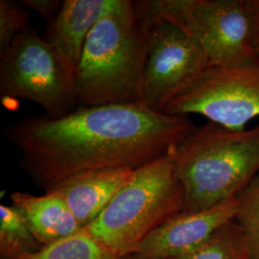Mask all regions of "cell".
Listing matches in <instances>:
<instances>
[{
  "instance_id": "cell-18",
  "label": "cell",
  "mask_w": 259,
  "mask_h": 259,
  "mask_svg": "<svg viewBox=\"0 0 259 259\" xmlns=\"http://www.w3.org/2000/svg\"><path fill=\"white\" fill-rule=\"evenodd\" d=\"M20 3L37 11L49 22L55 19L63 5V1L57 0H22Z\"/></svg>"
},
{
  "instance_id": "cell-3",
  "label": "cell",
  "mask_w": 259,
  "mask_h": 259,
  "mask_svg": "<svg viewBox=\"0 0 259 259\" xmlns=\"http://www.w3.org/2000/svg\"><path fill=\"white\" fill-rule=\"evenodd\" d=\"M146 56L134 1L116 0L90 33L75 70L79 106L141 104Z\"/></svg>"
},
{
  "instance_id": "cell-7",
  "label": "cell",
  "mask_w": 259,
  "mask_h": 259,
  "mask_svg": "<svg viewBox=\"0 0 259 259\" xmlns=\"http://www.w3.org/2000/svg\"><path fill=\"white\" fill-rule=\"evenodd\" d=\"M171 115L201 114L234 131L259 117V59L250 65L209 66L162 111Z\"/></svg>"
},
{
  "instance_id": "cell-17",
  "label": "cell",
  "mask_w": 259,
  "mask_h": 259,
  "mask_svg": "<svg viewBox=\"0 0 259 259\" xmlns=\"http://www.w3.org/2000/svg\"><path fill=\"white\" fill-rule=\"evenodd\" d=\"M29 14L16 1H0V53L29 29Z\"/></svg>"
},
{
  "instance_id": "cell-15",
  "label": "cell",
  "mask_w": 259,
  "mask_h": 259,
  "mask_svg": "<svg viewBox=\"0 0 259 259\" xmlns=\"http://www.w3.org/2000/svg\"><path fill=\"white\" fill-rule=\"evenodd\" d=\"M22 217L13 206L0 205V252L5 259H19L41 249Z\"/></svg>"
},
{
  "instance_id": "cell-14",
  "label": "cell",
  "mask_w": 259,
  "mask_h": 259,
  "mask_svg": "<svg viewBox=\"0 0 259 259\" xmlns=\"http://www.w3.org/2000/svg\"><path fill=\"white\" fill-rule=\"evenodd\" d=\"M176 259H250V254L244 233L232 220L196 249Z\"/></svg>"
},
{
  "instance_id": "cell-8",
  "label": "cell",
  "mask_w": 259,
  "mask_h": 259,
  "mask_svg": "<svg viewBox=\"0 0 259 259\" xmlns=\"http://www.w3.org/2000/svg\"><path fill=\"white\" fill-rule=\"evenodd\" d=\"M143 30L147 34V56L141 104L162 112L168 103L210 65L200 44L175 21L159 19Z\"/></svg>"
},
{
  "instance_id": "cell-9",
  "label": "cell",
  "mask_w": 259,
  "mask_h": 259,
  "mask_svg": "<svg viewBox=\"0 0 259 259\" xmlns=\"http://www.w3.org/2000/svg\"><path fill=\"white\" fill-rule=\"evenodd\" d=\"M236 197L212 208L179 213L159 226L143 241L136 259H176L196 249L226 223L234 220Z\"/></svg>"
},
{
  "instance_id": "cell-4",
  "label": "cell",
  "mask_w": 259,
  "mask_h": 259,
  "mask_svg": "<svg viewBox=\"0 0 259 259\" xmlns=\"http://www.w3.org/2000/svg\"><path fill=\"white\" fill-rule=\"evenodd\" d=\"M174 151L135 170L101 214L84 228L94 240L115 254L134 255L150 233L184 211Z\"/></svg>"
},
{
  "instance_id": "cell-6",
  "label": "cell",
  "mask_w": 259,
  "mask_h": 259,
  "mask_svg": "<svg viewBox=\"0 0 259 259\" xmlns=\"http://www.w3.org/2000/svg\"><path fill=\"white\" fill-rule=\"evenodd\" d=\"M0 97L30 100L56 118L79 107L72 78L54 49L30 28L0 53Z\"/></svg>"
},
{
  "instance_id": "cell-12",
  "label": "cell",
  "mask_w": 259,
  "mask_h": 259,
  "mask_svg": "<svg viewBox=\"0 0 259 259\" xmlns=\"http://www.w3.org/2000/svg\"><path fill=\"white\" fill-rule=\"evenodd\" d=\"M12 206L20 214L37 242L47 247L83 230L64 201L53 192L35 196L24 192L11 195Z\"/></svg>"
},
{
  "instance_id": "cell-11",
  "label": "cell",
  "mask_w": 259,
  "mask_h": 259,
  "mask_svg": "<svg viewBox=\"0 0 259 259\" xmlns=\"http://www.w3.org/2000/svg\"><path fill=\"white\" fill-rule=\"evenodd\" d=\"M134 172L127 167L89 171L70 177L46 192L58 195L84 229L101 214Z\"/></svg>"
},
{
  "instance_id": "cell-5",
  "label": "cell",
  "mask_w": 259,
  "mask_h": 259,
  "mask_svg": "<svg viewBox=\"0 0 259 259\" xmlns=\"http://www.w3.org/2000/svg\"><path fill=\"white\" fill-rule=\"evenodd\" d=\"M139 24L173 20L200 44L210 66L250 65L258 59L251 42L248 0L134 1Z\"/></svg>"
},
{
  "instance_id": "cell-16",
  "label": "cell",
  "mask_w": 259,
  "mask_h": 259,
  "mask_svg": "<svg viewBox=\"0 0 259 259\" xmlns=\"http://www.w3.org/2000/svg\"><path fill=\"white\" fill-rule=\"evenodd\" d=\"M236 199L238 206L234 220L245 235L250 259H259V174Z\"/></svg>"
},
{
  "instance_id": "cell-2",
  "label": "cell",
  "mask_w": 259,
  "mask_h": 259,
  "mask_svg": "<svg viewBox=\"0 0 259 259\" xmlns=\"http://www.w3.org/2000/svg\"><path fill=\"white\" fill-rule=\"evenodd\" d=\"M185 212L212 208L235 198L259 174V125L234 131L208 121L174 151Z\"/></svg>"
},
{
  "instance_id": "cell-19",
  "label": "cell",
  "mask_w": 259,
  "mask_h": 259,
  "mask_svg": "<svg viewBox=\"0 0 259 259\" xmlns=\"http://www.w3.org/2000/svg\"><path fill=\"white\" fill-rule=\"evenodd\" d=\"M248 6L251 21V42L259 59V0H248Z\"/></svg>"
},
{
  "instance_id": "cell-13",
  "label": "cell",
  "mask_w": 259,
  "mask_h": 259,
  "mask_svg": "<svg viewBox=\"0 0 259 259\" xmlns=\"http://www.w3.org/2000/svg\"><path fill=\"white\" fill-rule=\"evenodd\" d=\"M19 259H136L134 255L121 256L106 249L83 229L70 237L59 241Z\"/></svg>"
},
{
  "instance_id": "cell-1",
  "label": "cell",
  "mask_w": 259,
  "mask_h": 259,
  "mask_svg": "<svg viewBox=\"0 0 259 259\" xmlns=\"http://www.w3.org/2000/svg\"><path fill=\"white\" fill-rule=\"evenodd\" d=\"M196 126L187 116L142 104L79 106L63 117H25L4 135L22 153L20 165L46 191L70 177L107 168L137 170L164 157Z\"/></svg>"
},
{
  "instance_id": "cell-10",
  "label": "cell",
  "mask_w": 259,
  "mask_h": 259,
  "mask_svg": "<svg viewBox=\"0 0 259 259\" xmlns=\"http://www.w3.org/2000/svg\"><path fill=\"white\" fill-rule=\"evenodd\" d=\"M115 2L116 0H65L57 17L48 23L44 38L54 49L73 82L87 38Z\"/></svg>"
}]
</instances>
